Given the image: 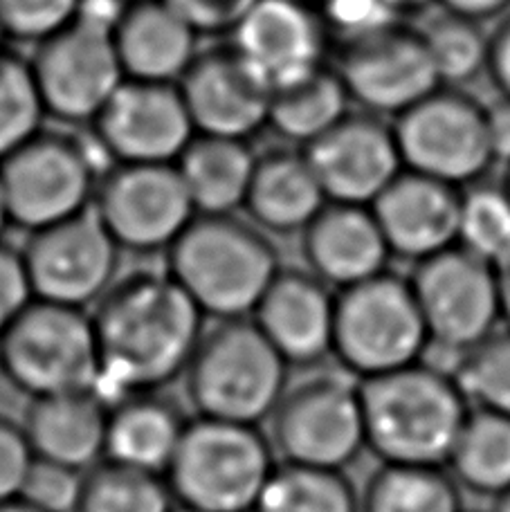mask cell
I'll use <instances>...</instances> for the list:
<instances>
[{"mask_svg":"<svg viewBox=\"0 0 510 512\" xmlns=\"http://www.w3.org/2000/svg\"><path fill=\"white\" fill-rule=\"evenodd\" d=\"M99 353V396L113 402L160 393L185 378L205 335V315L167 270L117 279L90 310Z\"/></svg>","mask_w":510,"mask_h":512,"instance_id":"1","label":"cell"},{"mask_svg":"<svg viewBox=\"0 0 510 512\" xmlns=\"http://www.w3.org/2000/svg\"><path fill=\"white\" fill-rule=\"evenodd\" d=\"M358 387L367 450L382 465L448 468L472 411L450 371L423 360Z\"/></svg>","mask_w":510,"mask_h":512,"instance_id":"2","label":"cell"},{"mask_svg":"<svg viewBox=\"0 0 510 512\" xmlns=\"http://www.w3.org/2000/svg\"><path fill=\"white\" fill-rule=\"evenodd\" d=\"M169 277L205 317L250 319L279 277L275 243L234 216H196L167 252Z\"/></svg>","mask_w":510,"mask_h":512,"instance_id":"3","label":"cell"},{"mask_svg":"<svg viewBox=\"0 0 510 512\" xmlns=\"http://www.w3.org/2000/svg\"><path fill=\"white\" fill-rule=\"evenodd\" d=\"M288 371L252 319H232L205 331L182 380L198 418L261 427L286 396Z\"/></svg>","mask_w":510,"mask_h":512,"instance_id":"4","label":"cell"},{"mask_svg":"<svg viewBox=\"0 0 510 512\" xmlns=\"http://www.w3.org/2000/svg\"><path fill=\"white\" fill-rule=\"evenodd\" d=\"M279 468L261 427L191 418L165 481L173 504L191 512H257Z\"/></svg>","mask_w":510,"mask_h":512,"instance_id":"5","label":"cell"},{"mask_svg":"<svg viewBox=\"0 0 510 512\" xmlns=\"http://www.w3.org/2000/svg\"><path fill=\"white\" fill-rule=\"evenodd\" d=\"M430 353V333L409 277L385 270L335 292L333 358L360 380L414 367Z\"/></svg>","mask_w":510,"mask_h":512,"instance_id":"6","label":"cell"},{"mask_svg":"<svg viewBox=\"0 0 510 512\" xmlns=\"http://www.w3.org/2000/svg\"><path fill=\"white\" fill-rule=\"evenodd\" d=\"M0 373L30 400L99 391L90 310L34 299L0 337Z\"/></svg>","mask_w":510,"mask_h":512,"instance_id":"7","label":"cell"},{"mask_svg":"<svg viewBox=\"0 0 510 512\" xmlns=\"http://www.w3.org/2000/svg\"><path fill=\"white\" fill-rule=\"evenodd\" d=\"M102 180L86 142L41 131L0 162V196L9 225L41 232L93 209Z\"/></svg>","mask_w":510,"mask_h":512,"instance_id":"8","label":"cell"},{"mask_svg":"<svg viewBox=\"0 0 510 512\" xmlns=\"http://www.w3.org/2000/svg\"><path fill=\"white\" fill-rule=\"evenodd\" d=\"M391 126L405 169L450 187L475 185L497 164L486 104L461 88L441 86Z\"/></svg>","mask_w":510,"mask_h":512,"instance_id":"9","label":"cell"},{"mask_svg":"<svg viewBox=\"0 0 510 512\" xmlns=\"http://www.w3.org/2000/svg\"><path fill=\"white\" fill-rule=\"evenodd\" d=\"M270 423V443L290 465L344 472L367 450L358 382L320 373L290 384Z\"/></svg>","mask_w":510,"mask_h":512,"instance_id":"10","label":"cell"},{"mask_svg":"<svg viewBox=\"0 0 510 512\" xmlns=\"http://www.w3.org/2000/svg\"><path fill=\"white\" fill-rule=\"evenodd\" d=\"M409 283L430 333V349L457 362L504 324L497 268L459 245L414 265Z\"/></svg>","mask_w":510,"mask_h":512,"instance_id":"11","label":"cell"},{"mask_svg":"<svg viewBox=\"0 0 510 512\" xmlns=\"http://www.w3.org/2000/svg\"><path fill=\"white\" fill-rule=\"evenodd\" d=\"M115 30L77 18L34 45L30 68L45 115L66 124H93L126 81Z\"/></svg>","mask_w":510,"mask_h":512,"instance_id":"12","label":"cell"},{"mask_svg":"<svg viewBox=\"0 0 510 512\" xmlns=\"http://www.w3.org/2000/svg\"><path fill=\"white\" fill-rule=\"evenodd\" d=\"M93 212L117 248L135 254H167L198 216L176 164H113Z\"/></svg>","mask_w":510,"mask_h":512,"instance_id":"13","label":"cell"},{"mask_svg":"<svg viewBox=\"0 0 510 512\" xmlns=\"http://www.w3.org/2000/svg\"><path fill=\"white\" fill-rule=\"evenodd\" d=\"M351 104L394 122L441 88L421 27L400 21L367 39L333 50Z\"/></svg>","mask_w":510,"mask_h":512,"instance_id":"14","label":"cell"},{"mask_svg":"<svg viewBox=\"0 0 510 512\" xmlns=\"http://www.w3.org/2000/svg\"><path fill=\"white\" fill-rule=\"evenodd\" d=\"M34 299L88 310L117 281V243L93 209L72 221L34 232L21 250Z\"/></svg>","mask_w":510,"mask_h":512,"instance_id":"15","label":"cell"},{"mask_svg":"<svg viewBox=\"0 0 510 512\" xmlns=\"http://www.w3.org/2000/svg\"><path fill=\"white\" fill-rule=\"evenodd\" d=\"M113 164H176L198 135L178 86L126 79L90 124Z\"/></svg>","mask_w":510,"mask_h":512,"instance_id":"16","label":"cell"},{"mask_svg":"<svg viewBox=\"0 0 510 512\" xmlns=\"http://www.w3.org/2000/svg\"><path fill=\"white\" fill-rule=\"evenodd\" d=\"M230 48L277 93L331 66L333 41L313 0H259L230 34Z\"/></svg>","mask_w":510,"mask_h":512,"instance_id":"17","label":"cell"},{"mask_svg":"<svg viewBox=\"0 0 510 512\" xmlns=\"http://www.w3.org/2000/svg\"><path fill=\"white\" fill-rule=\"evenodd\" d=\"M302 151L329 203L371 207L405 171L394 126L362 111H351Z\"/></svg>","mask_w":510,"mask_h":512,"instance_id":"18","label":"cell"},{"mask_svg":"<svg viewBox=\"0 0 510 512\" xmlns=\"http://www.w3.org/2000/svg\"><path fill=\"white\" fill-rule=\"evenodd\" d=\"M178 90L198 135L250 142L268 128L272 90L230 45L200 50Z\"/></svg>","mask_w":510,"mask_h":512,"instance_id":"19","label":"cell"},{"mask_svg":"<svg viewBox=\"0 0 510 512\" xmlns=\"http://www.w3.org/2000/svg\"><path fill=\"white\" fill-rule=\"evenodd\" d=\"M459 209L461 189L407 169L371 205L391 256L412 265L457 248Z\"/></svg>","mask_w":510,"mask_h":512,"instance_id":"20","label":"cell"},{"mask_svg":"<svg viewBox=\"0 0 510 512\" xmlns=\"http://www.w3.org/2000/svg\"><path fill=\"white\" fill-rule=\"evenodd\" d=\"M250 319L288 367L333 358L335 290L313 272L281 268Z\"/></svg>","mask_w":510,"mask_h":512,"instance_id":"21","label":"cell"},{"mask_svg":"<svg viewBox=\"0 0 510 512\" xmlns=\"http://www.w3.org/2000/svg\"><path fill=\"white\" fill-rule=\"evenodd\" d=\"M306 270L335 292L389 270L394 259L371 207L329 203L302 232Z\"/></svg>","mask_w":510,"mask_h":512,"instance_id":"22","label":"cell"},{"mask_svg":"<svg viewBox=\"0 0 510 512\" xmlns=\"http://www.w3.org/2000/svg\"><path fill=\"white\" fill-rule=\"evenodd\" d=\"M126 79L178 86L200 54L198 32L165 0L129 5L115 27Z\"/></svg>","mask_w":510,"mask_h":512,"instance_id":"23","label":"cell"},{"mask_svg":"<svg viewBox=\"0 0 510 512\" xmlns=\"http://www.w3.org/2000/svg\"><path fill=\"white\" fill-rule=\"evenodd\" d=\"M111 405L99 393L30 400L23 432L34 459L90 472L106 459Z\"/></svg>","mask_w":510,"mask_h":512,"instance_id":"24","label":"cell"},{"mask_svg":"<svg viewBox=\"0 0 510 512\" xmlns=\"http://www.w3.org/2000/svg\"><path fill=\"white\" fill-rule=\"evenodd\" d=\"M329 205L302 149H275L257 158L245 212L266 234H302Z\"/></svg>","mask_w":510,"mask_h":512,"instance_id":"25","label":"cell"},{"mask_svg":"<svg viewBox=\"0 0 510 512\" xmlns=\"http://www.w3.org/2000/svg\"><path fill=\"white\" fill-rule=\"evenodd\" d=\"M187 423L160 393L117 400L108 411L104 461L165 479Z\"/></svg>","mask_w":510,"mask_h":512,"instance_id":"26","label":"cell"},{"mask_svg":"<svg viewBox=\"0 0 510 512\" xmlns=\"http://www.w3.org/2000/svg\"><path fill=\"white\" fill-rule=\"evenodd\" d=\"M259 155L248 142L196 135L176 169L198 216H234L245 207Z\"/></svg>","mask_w":510,"mask_h":512,"instance_id":"27","label":"cell"},{"mask_svg":"<svg viewBox=\"0 0 510 512\" xmlns=\"http://www.w3.org/2000/svg\"><path fill=\"white\" fill-rule=\"evenodd\" d=\"M353 111L351 97L333 66L272 93L268 128L281 140L306 149Z\"/></svg>","mask_w":510,"mask_h":512,"instance_id":"28","label":"cell"},{"mask_svg":"<svg viewBox=\"0 0 510 512\" xmlns=\"http://www.w3.org/2000/svg\"><path fill=\"white\" fill-rule=\"evenodd\" d=\"M445 470L461 490L504 497L510 492V418L472 409Z\"/></svg>","mask_w":510,"mask_h":512,"instance_id":"29","label":"cell"},{"mask_svg":"<svg viewBox=\"0 0 510 512\" xmlns=\"http://www.w3.org/2000/svg\"><path fill=\"white\" fill-rule=\"evenodd\" d=\"M360 512H463V499L445 468L382 465L360 492Z\"/></svg>","mask_w":510,"mask_h":512,"instance_id":"30","label":"cell"},{"mask_svg":"<svg viewBox=\"0 0 510 512\" xmlns=\"http://www.w3.org/2000/svg\"><path fill=\"white\" fill-rule=\"evenodd\" d=\"M257 512H360V492L344 472L281 463Z\"/></svg>","mask_w":510,"mask_h":512,"instance_id":"31","label":"cell"},{"mask_svg":"<svg viewBox=\"0 0 510 512\" xmlns=\"http://www.w3.org/2000/svg\"><path fill=\"white\" fill-rule=\"evenodd\" d=\"M421 32L441 86L466 90L488 75L490 32L481 23L441 12Z\"/></svg>","mask_w":510,"mask_h":512,"instance_id":"32","label":"cell"},{"mask_svg":"<svg viewBox=\"0 0 510 512\" xmlns=\"http://www.w3.org/2000/svg\"><path fill=\"white\" fill-rule=\"evenodd\" d=\"M459 248L495 268L510 259V194L502 180L461 189Z\"/></svg>","mask_w":510,"mask_h":512,"instance_id":"33","label":"cell"},{"mask_svg":"<svg viewBox=\"0 0 510 512\" xmlns=\"http://www.w3.org/2000/svg\"><path fill=\"white\" fill-rule=\"evenodd\" d=\"M167 481L156 474L99 463L86 472L77 512H173Z\"/></svg>","mask_w":510,"mask_h":512,"instance_id":"34","label":"cell"},{"mask_svg":"<svg viewBox=\"0 0 510 512\" xmlns=\"http://www.w3.org/2000/svg\"><path fill=\"white\" fill-rule=\"evenodd\" d=\"M45 108L30 61L0 50V162L43 131Z\"/></svg>","mask_w":510,"mask_h":512,"instance_id":"35","label":"cell"},{"mask_svg":"<svg viewBox=\"0 0 510 512\" xmlns=\"http://www.w3.org/2000/svg\"><path fill=\"white\" fill-rule=\"evenodd\" d=\"M472 409L510 418V331H497L466 353L454 371Z\"/></svg>","mask_w":510,"mask_h":512,"instance_id":"36","label":"cell"},{"mask_svg":"<svg viewBox=\"0 0 510 512\" xmlns=\"http://www.w3.org/2000/svg\"><path fill=\"white\" fill-rule=\"evenodd\" d=\"M84 0H0V30L7 41L39 45L77 21Z\"/></svg>","mask_w":510,"mask_h":512,"instance_id":"37","label":"cell"},{"mask_svg":"<svg viewBox=\"0 0 510 512\" xmlns=\"http://www.w3.org/2000/svg\"><path fill=\"white\" fill-rule=\"evenodd\" d=\"M313 5L331 36L333 50L407 21L389 0H313Z\"/></svg>","mask_w":510,"mask_h":512,"instance_id":"38","label":"cell"},{"mask_svg":"<svg viewBox=\"0 0 510 512\" xmlns=\"http://www.w3.org/2000/svg\"><path fill=\"white\" fill-rule=\"evenodd\" d=\"M84 477V472L34 459L18 499L41 512H77Z\"/></svg>","mask_w":510,"mask_h":512,"instance_id":"39","label":"cell"},{"mask_svg":"<svg viewBox=\"0 0 510 512\" xmlns=\"http://www.w3.org/2000/svg\"><path fill=\"white\" fill-rule=\"evenodd\" d=\"M198 36H230L259 0H165Z\"/></svg>","mask_w":510,"mask_h":512,"instance_id":"40","label":"cell"},{"mask_svg":"<svg viewBox=\"0 0 510 512\" xmlns=\"http://www.w3.org/2000/svg\"><path fill=\"white\" fill-rule=\"evenodd\" d=\"M34 463L23 425L0 414V504L21 497L23 483Z\"/></svg>","mask_w":510,"mask_h":512,"instance_id":"41","label":"cell"},{"mask_svg":"<svg viewBox=\"0 0 510 512\" xmlns=\"http://www.w3.org/2000/svg\"><path fill=\"white\" fill-rule=\"evenodd\" d=\"M32 301L34 292L21 250L0 241V337L25 313Z\"/></svg>","mask_w":510,"mask_h":512,"instance_id":"42","label":"cell"},{"mask_svg":"<svg viewBox=\"0 0 510 512\" xmlns=\"http://www.w3.org/2000/svg\"><path fill=\"white\" fill-rule=\"evenodd\" d=\"M499 97L510 99V14L490 32L488 75Z\"/></svg>","mask_w":510,"mask_h":512,"instance_id":"43","label":"cell"},{"mask_svg":"<svg viewBox=\"0 0 510 512\" xmlns=\"http://www.w3.org/2000/svg\"><path fill=\"white\" fill-rule=\"evenodd\" d=\"M486 122L495 162L510 164V99L499 97L497 102L488 104Z\"/></svg>","mask_w":510,"mask_h":512,"instance_id":"44","label":"cell"},{"mask_svg":"<svg viewBox=\"0 0 510 512\" xmlns=\"http://www.w3.org/2000/svg\"><path fill=\"white\" fill-rule=\"evenodd\" d=\"M434 5H439L441 12L468 18V21L481 25L510 14V0H434Z\"/></svg>","mask_w":510,"mask_h":512,"instance_id":"45","label":"cell"},{"mask_svg":"<svg viewBox=\"0 0 510 512\" xmlns=\"http://www.w3.org/2000/svg\"><path fill=\"white\" fill-rule=\"evenodd\" d=\"M499 274V292H502V319L510 331V259H506L497 268Z\"/></svg>","mask_w":510,"mask_h":512,"instance_id":"46","label":"cell"},{"mask_svg":"<svg viewBox=\"0 0 510 512\" xmlns=\"http://www.w3.org/2000/svg\"><path fill=\"white\" fill-rule=\"evenodd\" d=\"M389 3L394 5V9L400 16L409 18L418 12H423V9H427L430 5H434V0H389Z\"/></svg>","mask_w":510,"mask_h":512,"instance_id":"47","label":"cell"},{"mask_svg":"<svg viewBox=\"0 0 510 512\" xmlns=\"http://www.w3.org/2000/svg\"><path fill=\"white\" fill-rule=\"evenodd\" d=\"M0 512H41V510L25 504L23 499H14V501H7V504H0Z\"/></svg>","mask_w":510,"mask_h":512,"instance_id":"48","label":"cell"},{"mask_svg":"<svg viewBox=\"0 0 510 512\" xmlns=\"http://www.w3.org/2000/svg\"><path fill=\"white\" fill-rule=\"evenodd\" d=\"M495 512H510V492L495 501Z\"/></svg>","mask_w":510,"mask_h":512,"instance_id":"49","label":"cell"},{"mask_svg":"<svg viewBox=\"0 0 510 512\" xmlns=\"http://www.w3.org/2000/svg\"><path fill=\"white\" fill-rule=\"evenodd\" d=\"M9 227V221H7V214H5V205H3V196H0V241H3V234Z\"/></svg>","mask_w":510,"mask_h":512,"instance_id":"50","label":"cell"},{"mask_svg":"<svg viewBox=\"0 0 510 512\" xmlns=\"http://www.w3.org/2000/svg\"><path fill=\"white\" fill-rule=\"evenodd\" d=\"M502 182H504L506 189H508V194H510V164H506V176L502 178Z\"/></svg>","mask_w":510,"mask_h":512,"instance_id":"51","label":"cell"},{"mask_svg":"<svg viewBox=\"0 0 510 512\" xmlns=\"http://www.w3.org/2000/svg\"><path fill=\"white\" fill-rule=\"evenodd\" d=\"M126 5H138V3H147V0H122Z\"/></svg>","mask_w":510,"mask_h":512,"instance_id":"52","label":"cell"},{"mask_svg":"<svg viewBox=\"0 0 510 512\" xmlns=\"http://www.w3.org/2000/svg\"><path fill=\"white\" fill-rule=\"evenodd\" d=\"M5 41H7V39H5V34H3V30H0V50L5 48Z\"/></svg>","mask_w":510,"mask_h":512,"instance_id":"53","label":"cell"},{"mask_svg":"<svg viewBox=\"0 0 510 512\" xmlns=\"http://www.w3.org/2000/svg\"><path fill=\"white\" fill-rule=\"evenodd\" d=\"M173 512H191V510H185V508H178V506H176V510H173Z\"/></svg>","mask_w":510,"mask_h":512,"instance_id":"54","label":"cell"}]
</instances>
